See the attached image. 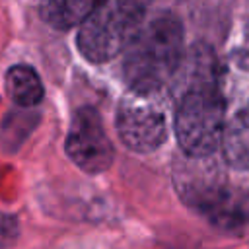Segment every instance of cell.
<instances>
[{
    "label": "cell",
    "mask_w": 249,
    "mask_h": 249,
    "mask_svg": "<svg viewBox=\"0 0 249 249\" xmlns=\"http://www.w3.org/2000/svg\"><path fill=\"white\" fill-rule=\"evenodd\" d=\"M152 0H105L80 23L76 45L91 64L119 56L142 25Z\"/></svg>",
    "instance_id": "cell-3"
},
{
    "label": "cell",
    "mask_w": 249,
    "mask_h": 249,
    "mask_svg": "<svg viewBox=\"0 0 249 249\" xmlns=\"http://www.w3.org/2000/svg\"><path fill=\"white\" fill-rule=\"evenodd\" d=\"M115 126L121 142L138 154L156 152L167 140V111L160 91L130 89L119 101Z\"/></svg>",
    "instance_id": "cell-4"
},
{
    "label": "cell",
    "mask_w": 249,
    "mask_h": 249,
    "mask_svg": "<svg viewBox=\"0 0 249 249\" xmlns=\"http://www.w3.org/2000/svg\"><path fill=\"white\" fill-rule=\"evenodd\" d=\"M185 204L193 206L216 228L239 230L249 224V193L226 183L220 175L177 181Z\"/></svg>",
    "instance_id": "cell-5"
},
{
    "label": "cell",
    "mask_w": 249,
    "mask_h": 249,
    "mask_svg": "<svg viewBox=\"0 0 249 249\" xmlns=\"http://www.w3.org/2000/svg\"><path fill=\"white\" fill-rule=\"evenodd\" d=\"M6 91L21 107H33L43 99V84L31 66L16 64L6 72Z\"/></svg>",
    "instance_id": "cell-10"
},
{
    "label": "cell",
    "mask_w": 249,
    "mask_h": 249,
    "mask_svg": "<svg viewBox=\"0 0 249 249\" xmlns=\"http://www.w3.org/2000/svg\"><path fill=\"white\" fill-rule=\"evenodd\" d=\"M175 136L181 152L193 160L212 156L224 134L226 105L218 80L200 82L175 95Z\"/></svg>",
    "instance_id": "cell-2"
},
{
    "label": "cell",
    "mask_w": 249,
    "mask_h": 249,
    "mask_svg": "<svg viewBox=\"0 0 249 249\" xmlns=\"http://www.w3.org/2000/svg\"><path fill=\"white\" fill-rule=\"evenodd\" d=\"M105 0H43L41 16L54 29H70L89 18Z\"/></svg>",
    "instance_id": "cell-9"
},
{
    "label": "cell",
    "mask_w": 249,
    "mask_h": 249,
    "mask_svg": "<svg viewBox=\"0 0 249 249\" xmlns=\"http://www.w3.org/2000/svg\"><path fill=\"white\" fill-rule=\"evenodd\" d=\"M220 148L230 167L237 171L249 169V113L226 115Z\"/></svg>",
    "instance_id": "cell-8"
},
{
    "label": "cell",
    "mask_w": 249,
    "mask_h": 249,
    "mask_svg": "<svg viewBox=\"0 0 249 249\" xmlns=\"http://www.w3.org/2000/svg\"><path fill=\"white\" fill-rule=\"evenodd\" d=\"M68 158L86 173L107 171L115 160V148L109 140L99 113L86 105L76 109L64 142Z\"/></svg>",
    "instance_id": "cell-6"
},
{
    "label": "cell",
    "mask_w": 249,
    "mask_h": 249,
    "mask_svg": "<svg viewBox=\"0 0 249 249\" xmlns=\"http://www.w3.org/2000/svg\"><path fill=\"white\" fill-rule=\"evenodd\" d=\"M218 86L226 115L249 113V53H233L220 64Z\"/></svg>",
    "instance_id": "cell-7"
},
{
    "label": "cell",
    "mask_w": 249,
    "mask_h": 249,
    "mask_svg": "<svg viewBox=\"0 0 249 249\" xmlns=\"http://www.w3.org/2000/svg\"><path fill=\"white\" fill-rule=\"evenodd\" d=\"M183 56V23L163 12L140 25L124 47L123 74L130 89L160 91L175 74Z\"/></svg>",
    "instance_id": "cell-1"
}]
</instances>
